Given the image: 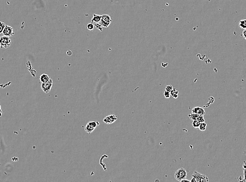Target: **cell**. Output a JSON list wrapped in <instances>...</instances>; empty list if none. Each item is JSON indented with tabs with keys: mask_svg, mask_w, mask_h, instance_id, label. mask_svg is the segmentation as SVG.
<instances>
[{
	"mask_svg": "<svg viewBox=\"0 0 246 182\" xmlns=\"http://www.w3.org/2000/svg\"><path fill=\"white\" fill-rule=\"evenodd\" d=\"M11 44V40L9 36H3L0 38V45L1 48H9Z\"/></svg>",
	"mask_w": 246,
	"mask_h": 182,
	"instance_id": "cell-4",
	"label": "cell"
},
{
	"mask_svg": "<svg viewBox=\"0 0 246 182\" xmlns=\"http://www.w3.org/2000/svg\"><path fill=\"white\" fill-rule=\"evenodd\" d=\"M190 182H197L196 180L195 179V177H194L192 176V179L190 180Z\"/></svg>",
	"mask_w": 246,
	"mask_h": 182,
	"instance_id": "cell-24",
	"label": "cell"
},
{
	"mask_svg": "<svg viewBox=\"0 0 246 182\" xmlns=\"http://www.w3.org/2000/svg\"><path fill=\"white\" fill-rule=\"evenodd\" d=\"M192 113H196V114H200V115H205L206 113L205 111L204 108L200 107H196L192 109Z\"/></svg>",
	"mask_w": 246,
	"mask_h": 182,
	"instance_id": "cell-10",
	"label": "cell"
},
{
	"mask_svg": "<svg viewBox=\"0 0 246 182\" xmlns=\"http://www.w3.org/2000/svg\"><path fill=\"white\" fill-rule=\"evenodd\" d=\"M243 36L244 37V38L246 40V30H244V31H243Z\"/></svg>",
	"mask_w": 246,
	"mask_h": 182,
	"instance_id": "cell-23",
	"label": "cell"
},
{
	"mask_svg": "<svg viewBox=\"0 0 246 182\" xmlns=\"http://www.w3.org/2000/svg\"><path fill=\"white\" fill-rule=\"evenodd\" d=\"M192 176L195 177L197 182H208V178L205 175L201 173H198L197 171H194L192 174Z\"/></svg>",
	"mask_w": 246,
	"mask_h": 182,
	"instance_id": "cell-3",
	"label": "cell"
},
{
	"mask_svg": "<svg viewBox=\"0 0 246 182\" xmlns=\"http://www.w3.org/2000/svg\"><path fill=\"white\" fill-rule=\"evenodd\" d=\"M101 17H102V15H97V14H93V19H91V23H100V21H101Z\"/></svg>",
	"mask_w": 246,
	"mask_h": 182,
	"instance_id": "cell-11",
	"label": "cell"
},
{
	"mask_svg": "<svg viewBox=\"0 0 246 182\" xmlns=\"http://www.w3.org/2000/svg\"><path fill=\"white\" fill-rule=\"evenodd\" d=\"M97 126V124L96 122H95V121L89 122L84 128V130L87 133H91L96 129Z\"/></svg>",
	"mask_w": 246,
	"mask_h": 182,
	"instance_id": "cell-6",
	"label": "cell"
},
{
	"mask_svg": "<svg viewBox=\"0 0 246 182\" xmlns=\"http://www.w3.org/2000/svg\"><path fill=\"white\" fill-rule=\"evenodd\" d=\"M239 27L243 30L246 29V19H242L240 21L239 24Z\"/></svg>",
	"mask_w": 246,
	"mask_h": 182,
	"instance_id": "cell-13",
	"label": "cell"
},
{
	"mask_svg": "<svg viewBox=\"0 0 246 182\" xmlns=\"http://www.w3.org/2000/svg\"><path fill=\"white\" fill-rule=\"evenodd\" d=\"M188 117L190 118V119L193 120H198L200 122H205V119H204V116L200 115V114L192 113L190 114H188Z\"/></svg>",
	"mask_w": 246,
	"mask_h": 182,
	"instance_id": "cell-7",
	"label": "cell"
},
{
	"mask_svg": "<svg viewBox=\"0 0 246 182\" xmlns=\"http://www.w3.org/2000/svg\"><path fill=\"white\" fill-rule=\"evenodd\" d=\"M243 179L241 180L242 182H246V161L244 162L243 165Z\"/></svg>",
	"mask_w": 246,
	"mask_h": 182,
	"instance_id": "cell-14",
	"label": "cell"
},
{
	"mask_svg": "<svg viewBox=\"0 0 246 182\" xmlns=\"http://www.w3.org/2000/svg\"><path fill=\"white\" fill-rule=\"evenodd\" d=\"M200 123L201 122L199 121L195 120H193L192 124H193V126L194 128H199Z\"/></svg>",
	"mask_w": 246,
	"mask_h": 182,
	"instance_id": "cell-17",
	"label": "cell"
},
{
	"mask_svg": "<svg viewBox=\"0 0 246 182\" xmlns=\"http://www.w3.org/2000/svg\"><path fill=\"white\" fill-rule=\"evenodd\" d=\"M172 90H173V87L171 85H168L165 88V90L169 91V92H171Z\"/></svg>",
	"mask_w": 246,
	"mask_h": 182,
	"instance_id": "cell-21",
	"label": "cell"
},
{
	"mask_svg": "<svg viewBox=\"0 0 246 182\" xmlns=\"http://www.w3.org/2000/svg\"><path fill=\"white\" fill-rule=\"evenodd\" d=\"M53 81L52 79L50 78V80L45 83H42L41 84V89L44 91V93H49L53 86Z\"/></svg>",
	"mask_w": 246,
	"mask_h": 182,
	"instance_id": "cell-5",
	"label": "cell"
},
{
	"mask_svg": "<svg viewBox=\"0 0 246 182\" xmlns=\"http://www.w3.org/2000/svg\"><path fill=\"white\" fill-rule=\"evenodd\" d=\"M117 120V117L115 114H111L103 119V122L106 124H112Z\"/></svg>",
	"mask_w": 246,
	"mask_h": 182,
	"instance_id": "cell-8",
	"label": "cell"
},
{
	"mask_svg": "<svg viewBox=\"0 0 246 182\" xmlns=\"http://www.w3.org/2000/svg\"><path fill=\"white\" fill-rule=\"evenodd\" d=\"M164 96H165L166 98H170V96H171V92H169V91L165 90V91L164 92Z\"/></svg>",
	"mask_w": 246,
	"mask_h": 182,
	"instance_id": "cell-20",
	"label": "cell"
},
{
	"mask_svg": "<svg viewBox=\"0 0 246 182\" xmlns=\"http://www.w3.org/2000/svg\"><path fill=\"white\" fill-rule=\"evenodd\" d=\"M181 182H190V180H188V179H182V181H181Z\"/></svg>",
	"mask_w": 246,
	"mask_h": 182,
	"instance_id": "cell-25",
	"label": "cell"
},
{
	"mask_svg": "<svg viewBox=\"0 0 246 182\" xmlns=\"http://www.w3.org/2000/svg\"><path fill=\"white\" fill-rule=\"evenodd\" d=\"M1 27H0V33H2L3 31L6 26V24L3 22H1Z\"/></svg>",
	"mask_w": 246,
	"mask_h": 182,
	"instance_id": "cell-19",
	"label": "cell"
},
{
	"mask_svg": "<svg viewBox=\"0 0 246 182\" xmlns=\"http://www.w3.org/2000/svg\"><path fill=\"white\" fill-rule=\"evenodd\" d=\"M94 27H95V25L92 23H88L87 25V28L88 30L89 31H93L94 30Z\"/></svg>",
	"mask_w": 246,
	"mask_h": 182,
	"instance_id": "cell-18",
	"label": "cell"
},
{
	"mask_svg": "<svg viewBox=\"0 0 246 182\" xmlns=\"http://www.w3.org/2000/svg\"><path fill=\"white\" fill-rule=\"evenodd\" d=\"M186 177H187V172L186 170L183 167L178 169L175 173V179L178 181L181 182L182 179H186Z\"/></svg>",
	"mask_w": 246,
	"mask_h": 182,
	"instance_id": "cell-1",
	"label": "cell"
},
{
	"mask_svg": "<svg viewBox=\"0 0 246 182\" xmlns=\"http://www.w3.org/2000/svg\"><path fill=\"white\" fill-rule=\"evenodd\" d=\"M178 91L177 90L175 89H173V90L171 91V96L174 98H177L178 97Z\"/></svg>",
	"mask_w": 246,
	"mask_h": 182,
	"instance_id": "cell-15",
	"label": "cell"
},
{
	"mask_svg": "<svg viewBox=\"0 0 246 182\" xmlns=\"http://www.w3.org/2000/svg\"><path fill=\"white\" fill-rule=\"evenodd\" d=\"M112 22V19L111 17L108 14H103L102 15L101 21L100 22V24L104 28H108L111 23Z\"/></svg>",
	"mask_w": 246,
	"mask_h": 182,
	"instance_id": "cell-2",
	"label": "cell"
},
{
	"mask_svg": "<svg viewBox=\"0 0 246 182\" xmlns=\"http://www.w3.org/2000/svg\"><path fill=\"white\" fill-rule=\"evenodd\" d=\"M206 127H207V124H206L205 122H201L200 124V126L199 127V129L200 131H204L206 129Z\"/></svg>",
	"mask_w": 246,
	"mask_h": 182,
	"instance_id": "cell-16",
	"label": "cell"
},
{
	"mask_svg": "<svg viewBox=\"0 0 246 182\" xmlns=\"http://www.w3.org/2000/svg\"><path fill=\"white\" fill-rule=\"evenodd\" d=\"M94 25H95V26H96V28H98L99 30H100V31H102V30H103V29H102V28H102V27H103V26H102L100 24V23L99 24H98V23H95V24Z\"/></svg>",
	"mask_w": 246,
	"mask_h": 182,
	"instance_id": "cell-22",
	"label": "cell"
},
{
	"mask_svg": "<svg viewBox=\"0 0 246 182\" xmlns=\"http://www.w3.org/2000/svg\"><path fill=\"white\" fill-rule=\"evenodd\" d=\"M40 79L42 83H47V81L50 80V78L48 75L43 74L41 75V76L40 77Z\"/></svg>",
	"mask_w": 246,
	"mask_h": 182,
	"instance_id": "cell-12",
	"label": "cell"
},
{
	"mask_svg": "<svg viewBox=\"0 0 246 182\" xmlns=\"http://www.w3.org/2000/svg\"><path fill=\"white\" fill-rule=\"evenodd\" d=\"M2 34L4 36L10 37V36H12L14 34V32L13 28L11 26L6 25L4 30H3Z\"/></svg>",
	"mask_w": 246,
	"mask_h": 182,
	"instance_id": "cell-9",
	"label": "cell"
}]
</instances>
